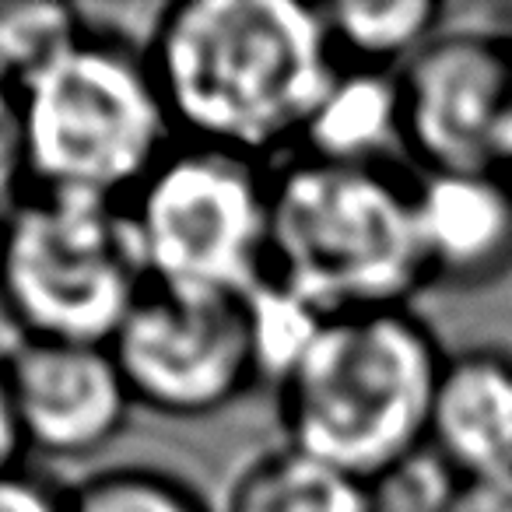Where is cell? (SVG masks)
<instances>
[{
    "mask_svg": "<svg viewBox=\"0 0 512 512\" xmlns=\"http://www.w3.org/2000/svg\"><path fill=\"white\" fill-rule=\"evenodd\" d=\"M397 81L411 172H512V25L442 29Z\"/></svg>",
    "mask_w": 512,
    "mask_h": 512,
    "instance_id": "cell-8",
    "label": "cell"
},
{
    "mask_svg": "<svg viewBox=\"0 0 512 512\" xmlns=\"http://www.w3.org/2000/svg\"><path fill=\"white\" fill-rule=\"evenodd\" d=\"M428 456L460 477L512 474V351L498 344L449 351L435 386Z\"/></svg>",
    "mask_w": 512,
    "mask_h": 512,
    "instance_id": "cell-11",
    "label": "cell"
},
{
    "mask_svg": "<svg viewBox=\"0 0 512 512\" xmlns=\"http://www.w3.org/2000/svg\"><path fill=\"white\" fill-rule=\"evenodd\" d=\"M25 439L18 428V411H15V393H11V376H8V355H0V477L15 474L25 467Z\"/></svg>",
    "mask_w": 512,
    "mask_h": 512,
    "instance_id": "cell-21",
    "label": "cell"
},
{
    "mask_svg": "<svg viewBox=\"0 0 512 512\" xmlns=\"http://www.w3.org/2000/svg\"><path fill=\"white\" fill-rule=\"evenodd\" d=\"M446 355L414 306L330 316L274 390L285 442L386 488L428 456Z\"/></svg>",
    "mask_w": 512,
    "mask_h": 512,
    "instance_id": "cell-2",
    "label": "cell"
},
{
    "mask_svg": "<svg viewBox=\"0 0 512 512\" xmlns=\"http://www.w3.org/2000/svg\"><path fill=\"white\" fill-rule=\"evenodd\" d=\"M292 158L411 169L404 151V109H400L397 74L337 64Z\"/></svg>",
    "mask_w": 512,
    "mask_h": 512,
    "instance_id": "cell-12",
    "label": "cell"
},
{
    "mask_svg": "<svg viewBox=\"0 0 512 512\" xmlns=\"http://www.w3.org/2000/svg\"><path fill=\"white\" fill-rule=\"evenodd\" d=\"M428 288L498 285L512 274V172H414Z\"/></svg>",
    "mask_w": 512,
    "mask_h": 512,
    "instance_id": "cell-10",
    "label": "cell"
},
{
    "mask_svg": "<svg viewBox=\"0 0 512 512\" xmlns=\"http://www.w3.org/2000/svg\"><path fill=\"white\" fill-rule=\"evenodd\" d=\"M92 25L74 4L0 0V81L25 88L39 71L71 50Z\"/></svg>",
    "mask_w": 512,
    "mask_h": 512,
    "instance_id": "cell-16",
    "label": "cell"
},
{
    "mask_svg": "<svg viewBox=\"0 0 512 512\" xmlns=\"http://www.w3.org/2000/svg\"><path fill=\"white\" fill-rule=\"evenodd\" d=\"M271 169L179 141L123 204L151 288L246 299L271 271Z\"/></svg>",
    "mask_w": 512,
    "mask_h": 512,
    "instance_id": "cell-6",
    "label": "cell"
},
{
    "mask_svg": "<svg viewBox=\"0 0 512 512\" xmlns=\"http://www.w3.org/2000/svg\"><path fill=\"white\" fill-rule=\"evenodd\" d=\"M8 376L25 453L43 460H95L137 411L109 344L18 341Z\"/></svg>",
    "mask_w": 512,
    "mask_h": 512,
    "instance_id": "cell-9",
    "label": "cell"
},
{
    "mask_svg": "<svg viewBox=\"0 0 512 512\" xmlns=\"http://www.w3.org/2000/svg\"><path fill=\"white\" fill-rule=\"evenodd\" d=\"M221 512H383V488L281 439L232 477Z\"/></svg>",
    "mask_w": 512,
    "mask_h": 512,
    "instance_id": "cell-13",
    "label": "cell"
},
{
    "mask_svg": "<svg viewBox=\"0 0 512 512\" xmlns=\"http://www.w3.org/2000/svg\"><path fill=\"white\" fill-rule=\"evenodd\" d=\"M25 190L123 207L179 144L144 46L88 29L18 88Z\"/></svg>",
    "mask_w": 512,
    "mask_h": 512,
    "instance_id": "cell-4",
    "label": "cell"
},
{
    "mask_svg": "<svg viewBox=\"0 0 512 512\" xmlns=\"http://www.w3.org/2000/svg\"><path fill=\"white\" fill-rule=\"evenodd\" d=\"M60 512H214L179 474L148 463H116L64 488Z\"/></svg>",
    "mask_w": 512,
    "mask_h": 512,
    "instance_id": "cell-17",
    "label": "cell"
},
{
    "mask_svg": "<svg viewBox=\"0 0 512 512\" xmlns=\"http://www.w3.org/2000/svg\"><path fill=\"white\" fill-rule=\"evenodd\" d=\"M320 313L414 306L428 288L414 172L285 158L271 169V271Z\"/></svg>",
    "mask_w": 512,
    "mask_h": 512,
    "instance_id": "cell-3",
    "label": "cell"
},
{
    "mask_svg": "<svg viewBox=\"0 0 512 512\" xmlns=\"http://www.w3.org/2000/svg\"><path fill=\"white\" fill-rule=\"evenodd\" d=\"M109 348L134 404L169 421H207L260 386L242 299L148 288Z\"/></svg>",
    "mask_w": 512,
    "mask_h": 512,
    "instance_id": "cell-7",
    "label": "cell"
},
{
    "mask_svg": "<svg viewBox=\"0 0 512 512\" xmlns=\"http://www.w3.org/2000/svg\"><path fill=\"white\" fill-rule=\"evenodd\" d=\"M144 53L179 141L260 165L295 155L337 71L323 8L302 0L169 4Z\"/></svg>",
    "mask_w": 512,
    "mask_h": 512,
    "instance_id": "cell-1",
    "label": "cell"
},
{
    "mask_svg": "<svg viewBox=\"0 0 512 512\" xmlns=\"http://www.w3.org/2000/svg\"><path fill=\"white\" fill-rule=\"evenodd\" d=\"M320 8L341 67L400 74L446 29V8L435 0H341Z\"/></svg>",
    "mask_w": 512,
    "mask_h": 512,
    "instance_id": "cell-14",
    "label": "cell"
},
{
    "mask_svg": "<svg viewBox=\"0 0 512 512\" xmlns=\"http://www.w3.org/2000/svg\"><path fill=\"white\" fill-rule=\"evenodd\" d=\"M64 488H53L29 467L0 477V512H60Z\"/></svg>",
    "mask_w": 512,
    "mask_h": 512,
    "instance_id": "cell-20",
    "label": "cell"
},
{
    "mask_svg": "<svg viewBox=\"0 0 512 512\" xmlns=\"http://www.w3.org/2000/svg\"><path fill=\"white\" fill-rule=\"evenodd\" d=\"M432 512H512V474L449 481Z\"/></svg>",
    "mask_w": 512,
    "mask_h": 512,
    "instance_id": "cell-19",
    "label": "cell"
},
{
    "mask_svg": "<svg viewBox=\"0 0 512 512\" xmlns=\"http://www.w3.org/2000/svg\"><path fill=\"white\" fill-rule=\"evenodd\" d=\"M8 211V207H4ZM4 211H0V242H4Z\"/></svg>",
    "mask_w": 512,
    "mask_h": 512,
    "instance_id": "cell-22",
    "label": "cell"
},
{
    "mask_svg": "<svg viewBox=\"0 0 512 512\" xmlns=\"http://www.w3.org/2000/svg\"><path fill=\"white\" fill-rule=\"evenodd\" d=\"M25 193V162H22V109L18 92L0 81V211L11 207Z\"/></svg>",
    "mask_w": 512,
    "mask_h": 512,
    "instance_id": "cell-18",
    "label": "cell"
},
{
    "mask_svg": "<svg viewBox=\"0 0 512 512\" xmlns=\"http://www.w3.org/2000/svg\"><path fill=\"white\" fill-rule=\"evenodd\" d=\"M148 288L123 207L25 190L4 211L0 309L18 341L113 344Z\"/></svg>",
    "mask_w": 512,
    "mask_h": 512,
    "instance_id": "cell-5",
    "label": "cell"
},
{
    "mask_svg": "<svg viewBox=\"0 0 512 512\" xmlns=\"http://www.w3.org/2000/svg\"><path fill=\"white\" fill-rule=\"evenodd\" d=\"M242 306H246L260 383L278 390L299 369V362L313 348L316 334H320L330 316L320 313L313 302H306L299 292H292V288H285L274 278L256 285L242 299Z\"/></svg>",
    "mask_w": 512,
    "mask_h": 512,
    "instance_id": "cell-15",
    "label": "cell"
}]
</instances>
